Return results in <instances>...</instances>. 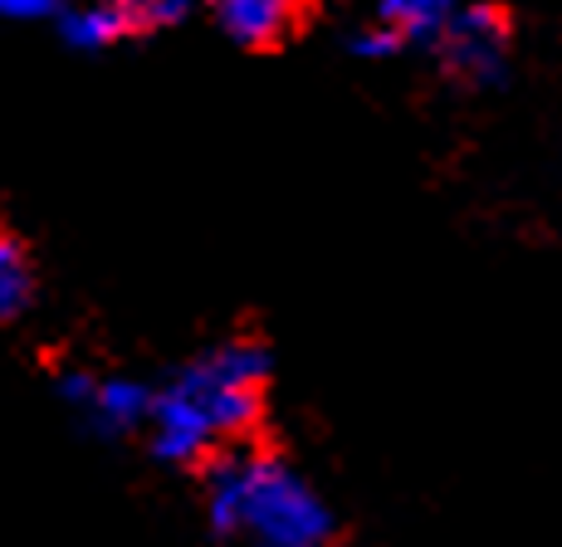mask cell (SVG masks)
Returning <instances> with one entry per match:
<instances>
[{"mask_svg":"<svg viewBox=\"0 0 562 547\" xmlns=\"http://www.w3.org/2000/svg\"><path fill=\"white\" fill-rule=\"evenodd\" d=\"M464 0H376V20L406 39H436Z\"/></svg>","mask_w":562,"mask_h":547,"instance_id":"obj_7","label":"cell"},{"mask_svg":"<svg viewBox=\"0 0 562 547\" xmlns=\"http://www.w3.org/2000/svg\"><path fill=\"white\" fill-rule=\"evenodd\" d=\"M117 15L127 20V30L133 35H147V30H171L181 25V20L191 15V5L196 0H113Z\"/></svg>","mask_w":562,"mask_h":547,"instance_id":"obj_9","label":"cell"},{"mask_svg":"<svg viewBox=\"0 0 562 547\" xmlns=\"http://www.w3.org/2000/svg\"><path fill=\"white\" fill-rule=\"evenodd\" d=\"M59 30H64V39H69L74 49H83V55H99V49H113L117 39H133V30H127V20L117 15L113 0L69 5L59 15Z\"/></svg>","mask_w":562,"mask_h":547,"instance_id":"obj_6","label":"cell"},{"mask_svg":"<svg viewBox=\"0 0 562 547\" xmlns=\"http://www.w3.org/2000/svg\"><path fill=\"white\" fill-rule=\"evenodd\" d=\"M211 20L245 49H274L304 20V0H205Z\"/></svg>","mask_w":562,"mask_h":547,"instance_id":"obj_5","label":"cell"},{"mask_svg":"<svg viewBox=\"0 0 562 547\" xmlns=\"http://www.w3.org/2000/svg\"><path fill=\"white\" fill-rule=\"evenodd\" d=\"M35 304V270H30L20 240L0 225V323H15Z\"/></svg>","mask_w":562,"mask_h":547,"instance_id":"obj_8","label":"cell"},{"mask_svg":"<svg viewBox=\"0 0 562 547\" xmlns=\"http://www.w3.org/2000/svg\"><path fill=\"white\" fill-rule=\"evenodd\" d=\"M348 45H352V55H358V59H372V64H376V59H392V55H402V49H406V39L396 35V30H386L382 20H372V25L358 30V35L348 39Z\"/></svg>","mask_w":562,"mask_h":547,"instance_id":"obj_10","label":"cell"},{"mask_svg":"<svg viewBox=\"0 0 562 547\" xmlns=\"http://www.w3.org/2000/svg\"><path fill=\"white\" fill-rule=\"evenodd\" d=\"M436 49L464 89H494L509 69V15L499 5H460L436 35Z\"/></svg>","mask_w":562,"mask_h":547,"instance_id":"obj_3","label":"cell"},{"mask_svg":"<svg viewBox=\"0 0 562 547\" xmlns=\"http://www.w3.org/2000/svg\"><path fill=\"white\" fill-rule=\"evenodd\" d=\"M54 391H59V401L103 440L147 431V415H153V386L137 381V377H99V372L69 367L54 377Z\"/></svg>","mask_w":562,"mask_h":547,"instance_id":"obj_4","label":"cell"},{"mask_svg":"<svg viewBox=\"0 0 562 547\" xmlns=\"http://www.w3.org/2000/svg\"><path fill=\"white\" fill-rule=\"evenodd\" d=\"M201 503L215 538L255 547H328L338 533L328 499L289 459L265 449H221L205 459Z\"/></svg>","mask_w":562,"mask_h":547,"instance_id":"obj_2","label":"cell"},{"mask_svg":"<svg viewBox=\"0 0 562 547\" xmlns=\"http://www.w3.org/2000/svg\"><path fill=\"white\" fill-rule=\"evenodd\" d=\"M69 10V0H0L5 20H59Z\"/></svg>","mask_w":562,"mask_h":547,"instance_id":"obj_11","label":"cell"},{"mask_svg":"<svg viewBox=\"0 0 562 547\" xmlns=\"http://www.w3.org/2000/svg\"><path fill=\"white\" fill-rule=\"evenodd\" d=\"M269 347L255 338H231L191 357L167 386H153L147 449L161 465H205L231 440H245L259 425L269 386Z\"/></svg>","mask_w":562,"mask_h":547,"instance_id":"obj_1","label":"cell"}]
</instances>
